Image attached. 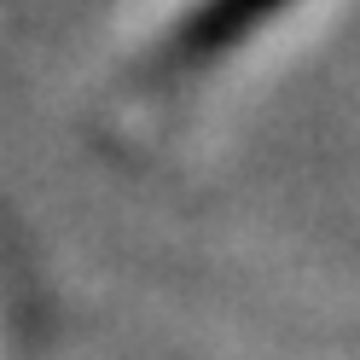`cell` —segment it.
Returning <instances> with one entry per match:
<instances>
[{"label": "cell", "mask_w": 360, "mask_h": 360, "mask_svg": "<svg viewBox=\"0 0 360 360\" xmlns=\"http://www.w3.org/2000/svg\"><path fill=\"white\" fill-rule=\"evenodd\" d=\"M279 6L285 0H204V6L186 18V30L174 35V58L198 64V58L227 53V47H238V41L262 24V18H274Z\"/></svg>", "instance_id": "6da1fadb"}]
</instances>
